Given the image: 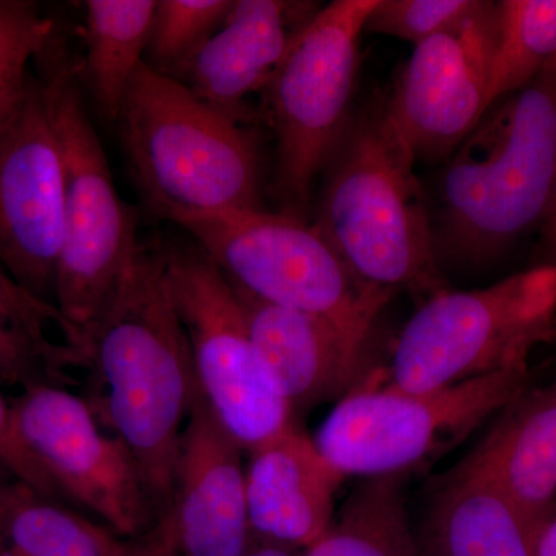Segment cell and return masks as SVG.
<instances>
[{"label": "cell", "instance_id": "obj_13", "mask_svg": "<svg viewBox=\"0 0 556 556\" xmlns=\"http://www.w3.org/2000/svg\"><path fill=\"white\" fill-rule=\"evenodd\" d=\"M65 230L64 160L39 78L0 141V266L53 303Z\"/></svg>", "mask_w": 556, "mask_h": 556}, {"label": "cell", "instance_id": "obj_2", "mask_svg": "<svg viewBox=\"0 0 556 556\" xmlns=\"http://www.w3.org/2000/svg\"><path fill=\"white\" fill-rule=\"evenodd\" d=\"M556 190V62L495 102L447 159L431 222L438 262L484 263L538 223Z\"/></svg>", "mask_w": 556, "mask_h": 556}, {"label": "cell", "instance_id": "obj_20", "mask_svg": "<svg viewBox=\"0 0 556 556\" xmlns=\"http://www.w3.org/2000/svg\"><path fill=\"white\" fill-rule=\"evenodd\" d=\"M437 533L444 556H533L529 522L471 456L442 493Z\"/></svg>", "mask_w": 556, "mask_h": 556}, {"label": "cell", "instance_id": "obj_16", "mask_svg": "<svg viewBox=\"0 0 556 556\" xmlns=\"http://www.w3.org/2000/svg\"><path fill=\"white\" fill-rule=\"evenodd\" d=\"M233 289L263 367L292 412L346 396L371 338Z\"/></svg>", "mask_w": 556, "mask_h": 556}, {"label": "cell", "instance_id": "obj_14", "mask_svg": "<svg viewBox=\"0 0 556 556\" xmlns=\"http://www.w3.org/2000/svg\"><path fill=\"white\" fill-rule=\"evenodd\" d=\"M243 453L200 393L179 442L169 508L159 521L178 556L251 551Z\"/></svg>", "mask_w": 556, "mask_h": 556}, {"label": "cell", "instance_id": "obj_25", "mask_svg": "<svg viewBox=\"0 0 556 556\" xmlns=\"http://www.w3.org/2000/svg\"><path fill=\"white\" fill-rule=\"evenodd\" d=\"M56 21L31 0H0V141L30 94L33 64L58 38Z\"/></svg>", "mask_w": 556, "mask_h": 556}, {"label": "cell", "instance_id": "obj_7", "mask_svg": "<svg viewBox=\"0 0 556 556\" xmlns=\"http://www.w3.org/2000/svg\"><path fill=\"white\" fill-rule=\"evenodd\" d=\"M529 388V365L431 391L346 393L318 428V452L343 478L402 477L468 437Z\"/></svg>", "mask_w": 556, "mask_h": 556}, {"label": "cell", "instance_id": "obj_32", "mask_svg": "<svg viewBox=\"0 0 556 556\" xmlns=\"http://www.w3.org/2000/svg\"><path fill=\"white\" fill-rule=\"evenodd\" d=\"M16 481L17 479L14 478L7 468L0 466V525H2L3 508H5L7 497H9L11 486H13Z\"/></svg>", "mask_w": 556, "mask_h": 556}, {"label": "cell", "instance_id": "obj_9", "mask_svg": "<svg viewBox=\"0 0 556 556\" xmlns=\"http://www.w3.org/2000/svg\"><path fill=\"white\" fill-rule=\"evenodd\" d=\"M233 287L371 338L391 292L354 276L306 219L260 208L181 223Z\"/></svg>", "mask_w": 556, "mask_h": 556}, {"label": "cell", "instance_id": "obj_29", "mask_svg": "<svg viewBox=\"0 0 556 556\" xmlns=\"http://www.w3.org/2000/svg\"><path fill=\"white\" fill-rule=\"evenodd\" d=\"M109 556H178L163 526L156 522L144 535L116 538Z\"/></svg>", "mask_w": 556, "mask_h": 556}, {"label": "cell", "instance_id": "obj_19", "mask_svg": "<svg viewBox=\"0 0 556 556\" xmlns=\"http://www.w3.org/2000/svg\"><path fill=\"white\" fill-rule=\"evenodd\" d=\"M79 339L53 303L21 287L0 266V386L22 391L72 386Z\"/></svg>", "mask_w": 556, "mask_h": 556}, {"label": "cell", "instance_id": "obj_22", "mask_svg": "<svg viewBox=\"0 0 556 556\" xmlns=\"http://www.w3.org/2000/svg\"><path fill=\"white\" fill-rule=\"evenodd\" d=\"M300 556H416L401 477L365 478Z\"/></svg>", "mask_w": 556, "mask_h": 556}, {"label": "cell", "instance_id": "obj_26", "mask_svg": "<svg viewBox=\"0 0 556 556\" xmlns=\"http://www.w3.org/2000/svg\"><path fill=\"white\" fill-rule=\"evenodd\" d=\"M232 7V0H160L150 25L146 64L174 78L218 31Z\"/></svg>", "mask_w": 556, "mask_h": 556}, {"label": "cell", "instance_id": "obj_18", "mask_svg": "<svg viewBox=\"0 0 556 556\" xmlns=\"http://www.w3.org/2000/svg\"><path fill=\"white\" fill-rule=\"evenodd\" d=\"M503 412L471 457L533 529L556 504V379L527 388Z\"/></svg>", "mask_w": 556, "mask_h": 556}, {"label": "cell", "instance_id": "obj_28", "mask_svg": "<svg viewBox=\"0 0 556 556\" xmlns=\"http://www.w3.org/2000/svg\"><path fill=\"white\" fill-rule=\"evenodd\" d=\"M0 466L7 468L17 481L31 486L40 495L67 504L60 489L51 481L49 475L22 441L11 413V404L2 393H0Z\"/></svg>", "mask_w": 556, "mask_h": 556}, {"label": "cell", "instance_id": "obj_23", "mask_svg": "<svg viewBox=\"0 0 556 556\" xmlns=\"http://www.w3.org/2000/svg\"><path fill=\"white\" fill-rule=\"evenodd\" d=\"M108 527L16 481L0 525V556H109L116 541Z\"/></svg>", "mask_w": 556, "mask_h": 556}, {"label": "cell", "instance_id": "obj_10", "mask_svg": "<svg viewBox=\"0 0 556 556\" xmlns=\"http://www.w3.org/2000/svg\"><path fill=\"white\" fill-rule=\"evenodd\" d=\"M163 249L201 396L243 452H252L291 427L294 412L270 382L225 274L197 243Z\"/></svg>", "mask_w": 556, "mask_h": 556}, {"label": "cell", "instance_id": "obj_33", "mask_svg": "<svg viewBox=\"0 0 556 556\" xmlns=\"http://www.w3.org/2000/svg\"><path fill=\"white\" fill-rule=\"evenodd\" d=\"M247 556H300L298 552L283 551V548L252 546Z\"/></svg>", "mask_w": 556, "mask_h": 556}, {"label": "cell", "instance_id": "obj_21", "mask_svg": "<svg viewBox=\"0 0 556 556\" xmlns=\"http://www.w3.org/2000/svg\"><path fill=\"white\" fill-rule=\"evenodd\" d=\"M155 0H87L86 56L78 62L80 84L102 118L116 123L127 90L144 62Z\"/></svg>", "mask_w": 556, "mask_h": 556}, {"label": "cell", "instance_id": "obj_27", "mask_svg": "<svg viewBox=\"0 0 556 556\" xmlns=\"http://www.w3.org/2000/svg\"><path fill=\"white\" fill-rule=\"evenodd\" d=\"M479 0H378L365 30L379 33L413 46L467 16Z\"/></svg>", "mask_w": 556, "mask_h": 556}, {"label": "cell", "instance_id": "obj_6", "mask_svg": "<svg viewBox=\"0 0 556 556\" xmlns=\"http://www.w3.org/2000/svg\"><path fill=\"white\" fill-rule=\"evenodd\" d=\"M556 339V262L489 288L437 292L422 300L394 345L388 383L441 390L527 364Z\"/></svg>", "mask_w": 556, "mask_h": 556}, {"label": "cell", "instance_id": "obj_11", "mask_svg": "<svg viewBox=\"0 0 556 556\" xmlns=\"http://www.w3.org/2000/svg\"><path fill=\"white\" fill-rule=\"evenodd\" d=\"M11 404L17 433L65 503L89 510L118 538H137L159 511L127 445L101 426L86 397L38 386Z\"/></svg>", "mask_w": 556, "mask_h": 556}, {"label": "cell", "instance_id": "obj_1", "mask_svg": "<svg viewBox=\"0 0 556 556\" xmlns=\"http://www.w3.org/2000/svg\"><path fill=\"white\" fill-rule=\"evenodd\" d=\"M91 409L137 460L159 521L169 508L179 442L200 390L172 298L164 249L137 254L84 332Z\"/></svg>", "mask_w": 556, "mask_h": 556}, {"label": "cell", "instance_id": "obj_24", "mask_svg": "<svg viewBox=\"0 0 556 556\" xmlns=\"http://www.w3.org/2000/svg\"><path fill=\"white\" fill-rule=\"evenodd\" d=\"M496 10L490 108L525 89L556 62V0H503Z\"/></svg>", "mask_w": 556, "mask_h": 556}, {"label": "cell", "instance_id": "obj_3", "mask_svg": "<svg viewBox=\"0 0 556 556\" xmlns=\"http://www.w3.org/2000/svg\"><path fill=\"white\" fill-rule=\"evenodd\" d=\"M415 164L386 101L362 110L325 167L314 226L365 283L426 300L445 285Z\"/></svg>", "mask_w": 556, "mask_h": 556}, {"label": "cell", "instance_id": "obj_31", "mask_svg": "<svg viewBox=\"0 0 556 556\" xmlns=\"http://www.w3.org/2000/svg\"><path fill=\"white\" fill-rule=\"evenodd\" d=\"M543 229L544 240H546L547 247L556 254V190L551 207H548L546 218H544Z\"/></svg>", "mask_w": 556, "mask_h": 556}, {"label": "cell", "instance_id": "obj_5", "mask_svg": "<svg viewBox=\"0 0 556 556\" xmlns=\"http://www.w3.org/2000/svg\"><path fill=\"white\" fill-rule=\"evenodd\" d=\"M39 80L65 174L64 247L54 305L79 339L137 254V218L116 190L84 102L78 62L58 35L39 58Z\"/></svg>", "mask_w": 556, "mask_h": 556}, {"label": "cell", "instance_id": "obj_8", "mask_svg": "<svg viewBox=\"0 0 556 556\" xmlns=\"http://www.w3.org/2000/svg\"><path fill=\"white\" fill-rule=\"evenodd\" d=\"M378 0H336L299 31L266 86L281 214L305 219L314 181L351 119L361 36Z\"/></svg>", "mask_w": 556, "mask_h": 556}, {"label": "cell", "instance_id": "obj_30", "mask_svg": "<svg viewBox=\"0 0 556 556\" xmlns=\"http://www.w3.org/2000/svg\"><path fill=\"white\" fill-rule=\"evenodd\" d=\"M533 556H556V504L532 529Z\"/></svg>", "mask_w": 556, "mask_h": 556}, {"label": "cell", "instance_id": "obj_12", "mask_svg": "<svg viewBox=\"0 0 556 556\" xmlns=\"http://www.w3.org/2000/svg\"><path fill=\"white\" fill-rule=\"evenodd\" d=\"M496 42V2L479 0L415 46L386 108L416 161L447 160L485 115Z\"/></svg>", "mask_w": 556, "mask_h": 556}, {"label": "cell", "instance_id": "obj_17", "mask_svg": "<svg viewBox=\"0 0 556 556\" xmlns=\"http://www.w3.org/2000/svg\"><path fill=\"white\" fill-rule=\"evenodd\" d=\"M316 11L303 2L236 0L218 31L174 78L201 101L240 121L243 101L266 89Z\"/></svg>", "mask_w": 556, "mask_h": 556}, {"label": "cell", "instance_id": "obj_4", "mask_svg": "<svg viewBox=\"0 0 556 556\" xmlns=\"http://www.w3.org/2000/svg\"><path fill=\"white\" fill-rule=\"evenodd\" d=\"M146 203L160 217L188 219L260 208V159L240 121L142 62L118 121Z\"/></svg>", "mask_w": 556, "mask_h": 556}, {"label": "cell", "instance_id": "obj_15", "mask_svg": "<svg viewBox=\"0 0 556 556\" xmlns=\"http://www.w3.org/2000/svg\"><path fill=\"white\" fill-rule=\"evenodd\" d=\"M248 455L252 546L300 554L331 525L336 492L345 478L295 422Z\"/></svg>", "mask_w": 556, "mask_h": 556}]
</instances>
